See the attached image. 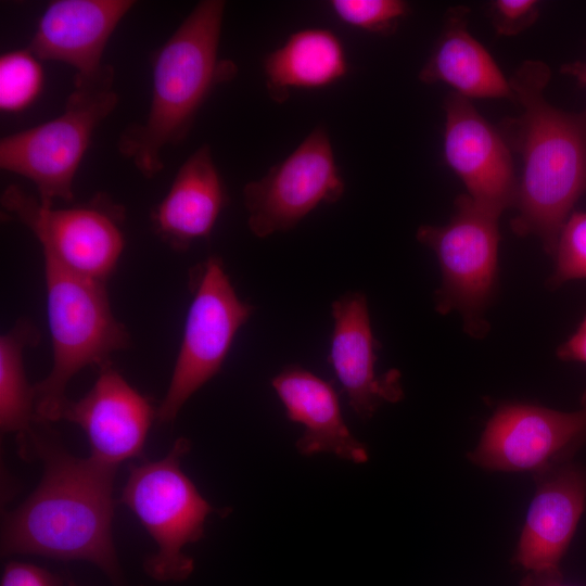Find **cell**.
Instances as JSON below:
<instances>
[{
    "mask_svg": "<svg viewBox=\"0 0 586 586\" xmlns=\"http://www.w3.org/2000/svg\"><path fill=\"white\" fill-rule=\"evenodd\" d=\"M266 88L276 102L292 89H321L343 79L348 61L341 39L327 28L301 29L264 60Z\"/></svg>",
    "mask_w": 586,
    "mask_h": 586,
    "instance_id": "20",
    "label": "cell"
},
{
    "mask_svg": "<svg viewBox=\"0 0 586 586\" xmlns=\"http://www.w3.org/2000/svg\"><path fill=\"white\" fill-rule=\"evenodd\" d=\"M114 68L75 75L61 115L0 141V167L30 180L46 205L72 202L74 179L95 128L114 111Z\"/></svg>",
    "mask_w": 586,
    "mask_h": 586,
    "instance_id": "5",
    "label": "cell"
},
{
    "mask_svg": "<svg viewBox=\"0 0 586 586\" xmlns=\"http://www.w3.org/2000/svg\"><path fill=\"white\" fill-rule=\"evenodd\" d=\"M344 191L328 131L317 126L264 177L244 186L247 226L262 239L289 231L320 204L337 202Z\"/></svg>",
    "mask_w": 586,
    "mask_h": 586,
    "instance_id": "10",
    "label": "cell"
},
{
    "mask_svg": "<svg viewBox=\"0 0 586 586\" xmlns=\"http://www.w3.org/2000/svg\"><path fill=\"white\" fill-rule=\"evenodd\" d=\"M40 332L28 319H18L0 336V428L2 433H26L35 423V391L24 368V353L36 346Z\"/></svg>",
    "mask_w": 586,
    "mask_h": 586,
    "instance_id": "21",
    "label": "cell"
},
{
    "mask_svg": "<svg viewBox=\"0 0 586 586\" xmlns=\"http://www.w3.org/2000/svg\"><path fill=\"white\" fill-rule=\"evenodd\" d=\"M225 8L222 0L198 2L154 54L146 118L117 139L118 152L148 179L164 169V149L187 137L213 88L237 73L232 62L218 58Z\"/></svg>",
    "mask_w": 586,
    "mask_h": 586,
    "instance_id": "3",
    "label": "cell"
},
{
    "mask_svg": "<svg viewBox=\"0 0 586 586\" xmlns=\"http://www.w3.org/2000/svg\"><path fill=\"white\" fill-rule=\"evenodd\" d=\"M132 0H55L42 13L28 49L40 61H59L90 75Z\"/></svg>",
    "mask_w": 586,
    "mask_h": 586,
    "instance_id": "16",
    "label": "cell"
},
{
    "mask_svg": "<svg viewBox=\"0 0 586 586\" xmlns=\"http://www.w3.org/2000/svg\"><path fill=\"white\" fill-rule=\"evenodd\" d=\"M43 260L53 364L34 391L36 421L48 423L61 420L71 379L88 366L111 365L130 336L112 311L106 283L79 276L49 255Z\"/></svg>",
    "mask_w": 586,
    "mask_h": 586,
    "instance_id": "4",
    "label": "cell"
},
{
    "mask_svg": "<svg viewBox=\"0 0 586 586\" xmlns=\"http://www.w3.org/2000/svg\"><path fill=\"white\" fill-rule=\"evenodd\" d=\"M17 442L22 457L42 461L43 475L33 494L5 514L1 555L87 561L119 586L112 536L117 467L73 456L37 421Z\"/></svg>",
    "mask_w": 586,
    "mask_h": 586,
    "instance_id": "1",
    "label": "cell"
},
{
    "mask_svg": "<svg viewBox=\"0 0 586 586\" xmlns=\"http://www.w3.org/2000/svg\"><path fill=\"white\" fill-rule=\"evenodd\" d=\"M1 206L37 238L42 253L85 278L106 283L125 246L126 209L105 193L55 208L17 184L1 194Z\"/></svg>",
    "mask_w": 586,
    "mask_h": 586,
    "instance_id": "9",
    "label": "cell"
},
{
    "mask_svg": "<svg viewBox=\"0 0 586 586\" xmlns=\"http://www.w3.org/2000/svg\"><path fill=\"white\" fill-rule=\"evenodd\" d=\"M553 257L555 270L547 280L549 289L586 279V212L570 215L560 232Z\"/></svg>",
    "mask_w": 586,
    "mask_h": 586,
    "instance_id": "24",
    "label": "cell"
},
{
    "mask_svg": "<svg viewBox=\"0 0 586 586\" xmlns=\"http://www.w3.org/2000/svg\"><path fill=\"white\" fill-rule=\"evenodd\" d=\"M0 586H63V579L41 566L11 561L3 570Z\"/></svg>",
    "mask_w": 586,
    "mask_h": 586,
    "instance_id": "26",
    "label": "cell"
},
{
    "mask_svg": "<svg viewBox=\"0 0 586 586\" xmlns=\"http://www.w3.org/2000/svg\"><path fill=\"white\" fill-rule=\"evenodd\" d=\"M584 443L586 392L581 407L570 412L535 404H501L469 458L487 470L537 475L568 463Z\"/></svg>",
    "mask_w": 586,
    "mask_h": 586,
    "instance_id": "11",
    "label": "cell"
},
{
    "mask_svg": "<svg viewBox=\"0 0 586 586\" xmlns=\"http://www.w3.org/2000/svg\"><path fill=\"white\" fill-rule=\"evenodd\" d=\"M333 331L328 357L347 400L361 419H370L383 403H397L404 391L400 372L375 373L377 351L367 297L361 292L342 294L331 305Z\"/></svg>",
    "mask_w": 586,
    "mask_h": 586,
    "instance_id": "14",
    "label": "cell"
},
{
    "mask_svg": "<svg viewBox=\"0 0 586 586\" xmlns=\"http://www.w3.org/2000/svg\"><path fill=\"white\" fill-rule=\"evenodd\" d=\"M556 354L563 361L586 364V315L576 331L557 348Z\"/></svg>",
    "mask_w": 586,
    "mask_h": 586,
    "instance_id": "27",
    "label": "cell"
},
{
    "mask_svg": "<svg viewBox=\"0 0 586 586\" xmlns=\"http://www.w3.org/2000/svg\"><path fill=\"white\" fill-rule=\"evenodd\" d=\"M330 8L343 23L373 34L390 35L410 12L403 0H332Z\"/></svg>",
    "mask_w": 586,
    "mask_h": 586,
    "instance_id": "23",
    "label": "cell"
},
{
    "mask_svg": "<svg viewBox=\"0 0 586 586\" xmlns=\"http://www.w3.org/2000/svg\"><path fill=\"white\" fill-rule=\"evenodd\" d=\"M520 586H572L562 582L561 573H527Z\"/></svg>",
    "mask_w": 586,
    "mask_h": 586,
    "instance_id": "28",
    "label": "cell"
},
{
    "mask_svg": "<svg viewBox=\"0 0 586 586\" xmlns=\"http://www.w3.org/2000/svg\"><path fill=\"white\" fill-rule=\"evenodd\" d=\"M548 65L525 61L509 80L521 115L506 126L523 158L522 178L510 222L519 237H536L553 256L571 211L586 191V109L561 111L545 98Z\"/></svg>",
    "mask_w": 586,
    "mask_h": 586,
    "instance_id": "2",
    "label": "cell"
},
{
    "mask_svg": "<svg viewBox=\"0 0 586 586\" xmlns=\"http://www.w3.org/2000/svg\"><path fill=\"white\" fill-rule=\"evenodd\" d=\"M150 399L131 386L112 365L100 369L90 391L66 403L61 420L79 425L86 433L91 457L118 467L141 454L153 419Z\"/></svg>",
    "mask_w": 586,
    "mask_h": 586,
    "instance_id": "13",
    "label": "cell"
},
{
    "mask_svg": "<svg viewBox=\"0 0 586 586\" xmlns=\"http://www.w3.org/2000/svg\"><path fill=\"white\" fill-rule=\"evenodd\" d=\"M561 72L570 75L584 88H586V62L576 61L561 66Z\"/></svg>",
    "mask_w": 586,
    "mask_h": 586,
    "instance_id": "29",
    "label": "cell"
},
{
    "mask_svg": "<svg viewBox=\"0 0 586 586\" xmlns=\"http://www.w3.org/2000/svg\"><path fill=\"white\" fill-rule=\"evenodd\" d=\"M67 586H79V585H77V584H76L75 582H73V581H69Z\"/></svg>",
    "mask_w": 586,
    "mask_h": 586,
    "instance_id": "30",
    "label": "cell"
},
{
    "mask_svg": "<svg viewBox=\"0 0 586 586\" xmlns=\"http://www.w3.org/2000/svg\"><path fill=\"white\" fill-rule=\"evenodd\" d=\"M40 60L28 49L7 52L0 58V109L20 112L39 95L43 82Z\"/></svg>",
    "mask_w": 586,
    "mask_h": 586,
    "instance_id": "22",
    "label": "cell"
},
{
    "mask_svg": "<svg viewBox=\"0 0 586 586\" xmlns=\"http://www.w3.org/2000/svg\"><path fill=\"white\" fill-rule=\"evenodd\" d=\"M454 208L447 224L421 225L416 238L434 252L441 268L435 310L441 315L457 311L466 333L480 339L489 331L486 313L498 285L499 216L468 194L457 196Z\"/></svg>",
    "mask_w": 586,
    "mask_h": 586,
    "instance_id": "7",
    "label": "cell"
},
{
    "mask_svg": "<svg viewBox=\"0 0 586 586\" xmlns=\"http://www.w3.org/2000/svg\"><path fill=\"white\" fill-rule=\"evenodd\" d=\"M192 301L170 382L157 419L173 422L187 400L220 370L235 334L255 307L243 302L221 257L212 255L190 269Z\"/></svg>",
    "mask_w": 586,
    "mask_h": 586,
    "instance_id": "8",
    "label": "cell"
},
{
    "mask_svg": "<svg viewBox=\"0 0 586 586\" xmlns=\"http://www.w3.org/2000/svg\"><path fill=\"white\" fill-rule=\"evenodd\" d=\"M469 9L454 7L433 51L419 72L424 84L442 82L467 99L515 100L509 80L468 28Z\"/></svg>",
    "mask_w": 586,
    "mask_h": 586,
    "instance_id": "19",
    "label": "cell"
},
{
    "mask_svg": "<svg viewBox=\"0 0 586 586\" xmlns=\"http://www.w3.org/2000/svg\"><path fill=\"white\" fill-rule=\"evenodd\" d=\"M488 15L497 34L515 36L537 21L539 2L535 0H495L488 5Z\"/></svg>",
    "mask_w": 586,
    "mask_h": 586,
    "instance_id": "25",
    "label": "cell"
},
{
    "mask_svg": "<svg viewBox=\"0 0 586 586\" xmlns=\"http://www.w3.org/2000/svg\"><path fill=\"white\" fill-rule=\"evenodd\" d=\"M191 442L178 438L162 459L131 466L122 501L135 513L157 551L145 559V573L157 582H183L194 570L184 546L199 542L215 509L182 471V457Z\"/></svg>",
    "mask_w": 586,
    "mask_h": 586,
    "instance_id": "6",
    "label": "cell"
},
{
    "mask_svg": "<svg viewBox=\"0 0 586 586\" xmlns=\"http://www.w3.org/2000/svg\"><path fill=\"white\" fill-rule=\"evenodd\" d=\"M535 479L514 560L528 573H561L559 564L586 506V469L568 462Z\"/></svg>",
    "mask_w": 586,
    "mask_h": 586,
    "instance_id": "15",
    "label": "cell"
},
{
    "mask_svg": "<svg viewBox=\"0 0 586 586\" xmlns=\"http://www.w3.org/2000/svg\"><path fill=\"white\" fill-rule=\"evenodd\" d=\"M444 110L447 164L475 204L500 216L515 206L519 190L509 144L469 99L450 92Z\"/></svg>",
    "mask_w": 586,
    "mask_h": 586,
    "instance_id": "12",
    "label": "cell"
},
{
    "mask_svg": "<svg viewBox=\"0 0 586 586\" xmlns=\"http://www.w3.org/2000/svg\"><path fill=\"white\" fill-rule=\"evenodd\" d=\"M227 203L211 148L203 144L180 166L168 192L153 208V231L171 250L186 252L195 240L209 238Z\"/></svg>",
    "mask_w": 586,
    "mask_h": 586,
    "instance_id": "17",
    "label": "cell"
},
{
    "mask_svg": "<svg viewBox=\"0 0 586 586\" xmlns=\"http://www.w3.org/2000/svg\"><path fill=\"white\" fill-rule=\"evenodd\" d=\"M271 385L290 421L304 425L296 448L304 456L329 453L354 463L368 461L367 447L349 431L333 386L297 365L284 367Z\"/></svg>",
    "mask_w": 586,
    "mask_h": 586,
    "instance_id": "18",
    "label": "cell"
}]
</instances>
